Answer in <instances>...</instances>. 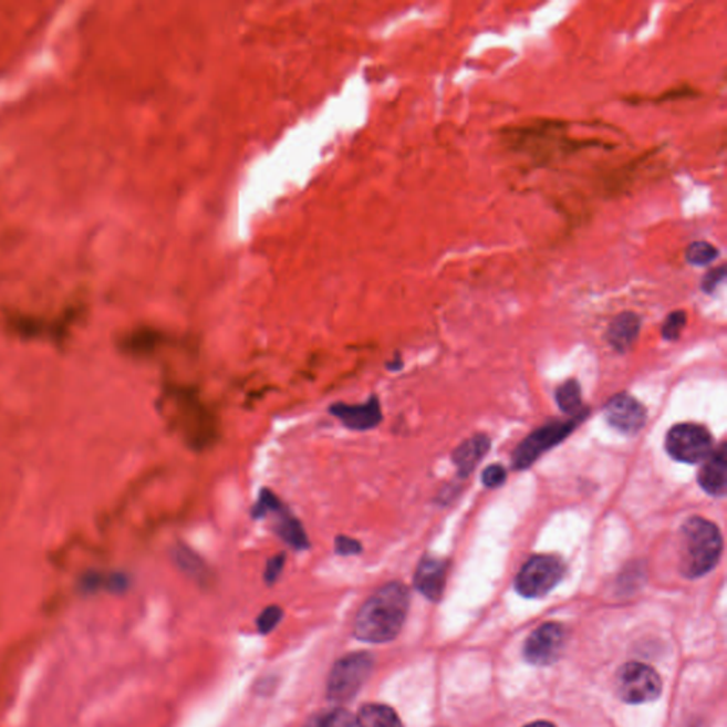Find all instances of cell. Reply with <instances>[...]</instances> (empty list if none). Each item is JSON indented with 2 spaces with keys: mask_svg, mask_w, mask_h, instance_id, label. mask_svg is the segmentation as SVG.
<instances>
[{
  "mask_svg": "<svg viewBox=\"0 0 727 727\" xmlns=\"http://www.w3.org/2000/svg\"><path fill=\"white\" fill-rule=\"evenodd\" d=\"M409 600V590L399 581L381 586L361 606L354 635L368 644H384L397 638L408 614Z\"/></svg>",
  "mask_w": 727,
  "mask_h": 727,
  "instance_id": "cell-1",
  "label": "cell"
},
{
  "mask_svg": "<svg viewBox=\"0 0 727 727\" xmlns=\"http://www.w3.org/2000/svg\"><path fill=\"white\" fill-rule=\"evenodd\" d=\"M164 414L184 444L204 450L218 439V423L198 393L188 387H170L164 394Z\"/></svg>",
  "mask_w": 727,
  "mask_h": 727,
  "instance_id": "cell-2",
  "label": "cell"
},
{
  "mask_svg": "<svg viewBox=\"0 0 727 727\" xmlns=\"http://www.w3.org/2000/svg\"><path fill=\"white\" fill-rule=\"evenodd\" d=\"M724 550L718 526L709 520L692 518L681 530V573L688 579L708 574Z\"/></svg>",
  "mask_w": 727,
  "mask_h": 727,
  "instance_id": "cell-3",
  "label": "cell"
},
{
  "mask_svg": "<svg viewBox=\"0 0 727 727\" xmlns=\"http://www.w3.org/2000/svg\"><path fill=\"white\" fill-rule=\"evenodd\" d=\"M564 129L565 125H560L558 122H540L510 128L503 133L506 142L515 152L548 163L561 155H570L581 149V143L567 138Z\"/></svg>",
  "mask_w": 727,
  "mask_h": 727,
  "instance_id": "cell-4",
  "label": "cell"
},
{
  "mask_svg": "<svg viewBox=\"0 0 727 727\" xmlns=\"http://www.w3.org/2000/svg\"><path fill=\"white\" fill-rule=\"evenodd\" d=\"M252 518L272 521L274 534L289 548L295 551L310 549L309 534L302 521L295 518L292 509L274 491L268 488L260 490L258 500L252 508Z\"/></svg>",
  "mask_w": 727,
  "mask_h": 727,
  "instance_id": "cell-5",
  "label": "cell"
},
{
  "mask_svg": "<svg viewBox=\"0 0 727 727\" xmlns=\"http://www.w3.org/2000/svg\"><path fill=\"white\" fill-rule=\"evenodd\" d=\"M374 669V656L368 652H354L335 662L330 672L328 696L334 704H344L363 688Z\"/></svg>",
  "mask_w": 727,
  "mask_h": 727,
  "instance_id": "cell-6",
  "label": "cell"
},
{
  "mask_svg": "<svg viewBox=\"0 0 727 727\" xmlns=\"http://www.w3.org/2000/svg\"><path fill=\"white\" fill-rule=\"evenodd\" d=\"M565 567L554 555H534L516 577V590L526 599L548 595L563 580Z\"/></svg>",
  "mask_w": 727,
  "mask_h": 727,
  "instance_id": "cell-7",
  "label": "cell"
},
{
  "mask_svg": "<svg viewBox=\"0 0 727 727\" xmlns=\"http://www.w3.org/2000/svg\"><path fill=\"white\" fill-rule=\"evenodd\" d=\"M616 692L626 704H648L660 698L662 682L651 666L630 662L616 675Z\"/></svg>",
  "mask_w": 727,
  "mask_h": 727,
  "instance_id": "cell-8",
  "label": "cell"
},
{
  "mask_svg": "<svg viewBox=\"0 0 727 727\" xmlns=\"http://www.w3.org/2000/svg\"><path fill=\"white\" fill-rule=\"evenodd\" d=\"M665 444L672 458L690 465L704 463L714 450V439L709 430L695 424L674 426L666 436Z\"/></svg>",
  "mask_w": 727,
  "mask_h": 727,
  "instance_id": "cell-9",
  "label": "cell"
},
{
  "mask_svg": "<svg viewBox=\"0 0 727 727\" xmlns=\"http://www.w3.org/2000/svg\"><path fill=\"white\" fill-rule=\"evenodd\" d=\"M584 416H575L573 419L564 420V423H553L541 426L540 429L531 434L518 446L513 454V465L516 469H526L533 465L541 455L548 453L549 449L554 448L561 440L573 433L574 428Z\"/></svg>",
  "mask_w": 727,
  "mask_h": 727,
  "instance_id": "cell-10",
  "label": "cell"
},
{
  "mask_svg": "<svg viewBox=\"0 0 727 727\" xmlns=\"http://www.w3.org/2000/svg\"><path fill=\"white\" fill-rule=\"evenodd\" d=\"M565 631L560 624L539 626L526 641L523 655L530 664L546 666L559 661L564 650Z\"/></svg>",
  "mask_w": 727,
  "mask_h": 727,
  "instance_id": "cell-11",
  "label": "cell"
},
{
  "mask_svg": "<svg viewBox=\"0 0 727 727\" xmlns=\"http://www.w3.org/2000/svg\"><path fill=\"white\" fill-rule=\"evenodd\" d=\"M329 413L339 419L344 428L355 430V433H365V430L377 428L383 420V409L375 395L363 404H333L330 406Z\"/></svg>",
  "mask_w": 727,
  "mask_h": 727,
  "instance_id": "cell-12",
  "label": "cell"
},
{
  "mask_svg": "<svg viewBox=\"0 0 727 727\" xmlns=\"http://www.w3.org/2000/svg\"><path fill=\"white\" fill-rule=\"evenodd\" d=\"M606 420L625 435L638 434L646 423V409L629 394H619L606 403Z\"/></svg>",
  "mask_w": 727,
  "mask_h": 727,
  "instance_id": "cell-13",
  "label": "cell"
},
{
  "mask_svg": "<svg viewBox=\"0 0 727 727\" xmlns=\"http://www.w3.org/2000/svg\"><path fill=\"white\" fill-rule=\"evenodd\" d=\"M446 573H448V564L444 560L426 555L419 561L418 569L415 571V589L426 599L436 603V601L443 599Z\"/></svg>",
  "mask_w": 727,
  "mask_h": 727,
  "instance_id": "cell-14",
  "label": "cell"
},
{
  "mask_svg": "<svg viewBox=\"0 0 727 727\" xmlns=\"http://www.w3.org/2000/svg\"><path fill=\"white\" fill-rule=\"evenodd\" d=\"M700 488L712 496H725L727 489V449L721 444L704 460L698 476Z\"/></svg>",
  "mask_w": 727,
  "mask_h": 727,
  "instance_id": "cell-15",
  "label": "cell"
},
{
  "mask_svg": "<svg viewBox=\"0 0 727 727\" xmlns=\"http://www.w3.org/2000/svg\"><path fill=\"white\" fill-rule=\"evenodd\" d=\"M640 330L641 319L638 314L633 312L621 313L610 324L606 339H609L613 349L620 351V353H624V351L629 350L635 343Z\"/></svg>",
  "mask_w": 727,
  "mask_h": 727,
  "instance_id": "cell-16",
  "label": "cell"
},
{
  "mask_svg": "<svg viewBox=\"0 0 727 727\" xmlns=\"http://www.w3.org/2000/svg\"><path fill=\"white\" fill-rule=\"evenodd\" d=\"M490 443L488 436L478 435L472 439L466 440L454 453V464L458 468L460 478H466L474 472L484 456L488 454Z\"/></svg>",
  "mask_w": 727,
  "mask_h": 727,
  "instance_id": "cell-17",
  "label": "cell"
},
{
  "mask_svg": "<svg viewBox=\"0 0 727 727\" xmlns=\"http://www.w3.org/2000/svg\"><path fill=\"white\" fill-rule=\"evenodd\" d=\"M170 554H173L174 563L179 567L180 571L189 575L190 579L197 580L199 583L208 581L209 569L207 563L189 546L177 543L174 546Z\"/></svg>",
  "mask_w": 727,
  "mask_h": 727,
  "instance_id": "cell-18",
  "label": "cell"
},
{
  "mask_svg": "<svg viewBox=\"0 0 727 727\" xmlns=\"http://www.w3.org/2000/svg\"><path fill=\"white\" fill-rule=\"evenodd\" d=\"M357 727H403L397 712L387 705L367 704L359 710Z\"/></svg>",
  "mask_w": 727,
  "mask_h": 727,
  "instance_id": "cell-19",
  "label": "cell"
},
{
  "mask_svg": "<svg viewBox=\"0 0 727 727\" xmlns=\"http://www.w3.org/2000/svg\"><path fill=\"white\" fill-rule=\"evenodd\" d=\"M555 399L560 409L571 416H585L586 411H581V390L574 380L567 381L555 393Z\"/></svg>",
  "mask_w": 727,
  "mask_h": 727,
  "instance_id": "cell-20",
  "label": "cell"
},
{
  "mask_svg": "<svg viewBox=\"0 0 727 727\" xmlns=\"http://www.w3.org/2000/svg\"><path fill=\"white\" fill-rule=\"evenodd\" d=\"M305 727H357V721L343 708H334L313 716Z\"/></svg>",
  "mask_w": 727,
  "mask_h": 727,
  "instance_id": "cell-21",
  "label": "cell"
},
{
  "mask_svg": "<svg viewBox=\"0 0 727 727\" xmlns=\"http://www.w3.org/2000/svg\"><path fill=\"white\" fill-rule=\"evenodd\" d=\"M719 250L714 245L698 240V242L690 243L685 250V259L692 266H706L718 259Z\"/></svg>",
  "mask_w": 727,
  "mask_h": 727,
  "instance_id": "cell-22",
  "label": "cell"
},
{
  "mask_svg": "<svg viewBox=\"0 0 727 727\" xmlns=\"http://www.w3.org/2000/svg\"><path fill=\"white\" fill-rule=\"evenodd\" d=\"M686 324V313L682 310H676V312L671 313L666 318L664 325H662V335L665 340H678Z\"/></svg>",
  "mask_w": 727,
  "mask_h": 727,
  "instance_id": "cell-23",
  "label": "cell"
},
{
  "mask_svg": "<svg viewBox=\"0 0 727 727\" xmlns=\"http://www.w3.org/2000/svg\"><path fill=\"white\" fill-rule=\"evenodd\" d=\"M283 611L278 605H270L268 609L263 610V613L259 615L258 619V629L262 634L272 633V631L278 626L280 620H282Z\"/></svg>",
  "mask_w": 727,
  "mask_h": 727,
  "instance_id": "cell-24",
  "label": "cell"
},
{
  "mask_svg": "<svg viewBox=\"0 0 727 727\" xmlns=\"http://www.w3.org/2000/svg\"><path fill=\"white\" fill-rule=\"evenodd\" d=\"M335 554L341 558H351V555H359L363 553V544L361 541L350 536L340 534L334 540Z\"/></svg>",
  "mask_w": 727,
  "mask_h": 727,
  "instance_id": "cell-25",
  "label": "cell"
},
{
  "mask_svg": "<svg viewBox=\"0 0 727 727\" xmlns=\"http://www.w3.org/2000/svg\"><path fill=\"white\" fill-rule=\"evenodd\" d=\"M285 565V554L284 553H279L273 555L272 559H269L266 561V567H264V581L266 584L272 585L280 579V575H282L283 570Z\"/></svg>",
  "mask_w": 727,
  "mask_h": 727,
  "instance_id": "cell-26",
  "label": "cell"
},
{
  "mask_svg": "<svg viewBox=\"0 0 727 727\" xmlns=\"http://www.w3.org/2000/svg\"><path fill=\"white\" fill-rule=\"evenodd\" d=\"M506 479H508V474H506L503 466L500 465L489 466V468L485 469L482 475L486 488L490 489L499 488V486L506 482Z\"/></svg>",
  "mask_w": 727,
  "mask_h": 727,
  "instance_id": "cell-27",
  "label": "cell"
},
{
  "mask_svg": "<svg viewBox=\"0 0 727 727\" xmlns=\"http://www.w3.org/2000/svg\"><path fill=\"white\" fill-rule=\"evenodd\" d=\"M726 278V266L721 264L719 268L712 269L709 273L704 276L702 279L700 288L705 293L712 294L715 292L716 288L724 282Z\"/></svg>",
  "mask_w": 727,
  "mask_h": 727,
  "instance_id": "cell-28",
  "label": "cell"
},
{
  "mask_svg": "<svg viewBox=\"0 0 727 727\" xmlns=\"http://www.w3.org/2000/svg\"><path fill=\"white\" fill-rule=\"evenodd\" d=\"M387 368L390 371H399L401 368H403V360H401V357H398L397 355V357L390 361V363L387 364Z\"/></svg>",
  "mask_w": 727,
  "mask_h": 727,
  "instance_id": "cell-29",
  "label": "cell"
},
{
  "mask_svg": "<svg viewBox=\"0 0 727 727\" xmlns=\"http://www.w3.org/2000/svg\"><path fill=\"white\" fill-rule=\"evenodd\" d=\"M525 727H555L554 725L549 724V721H536V724H530Z\"/></svg>",
  "mask_w": 727,
  "mask_h": 727,
  "instance_id": "cell-30",
  "label": "cell"
}]
</instances>
